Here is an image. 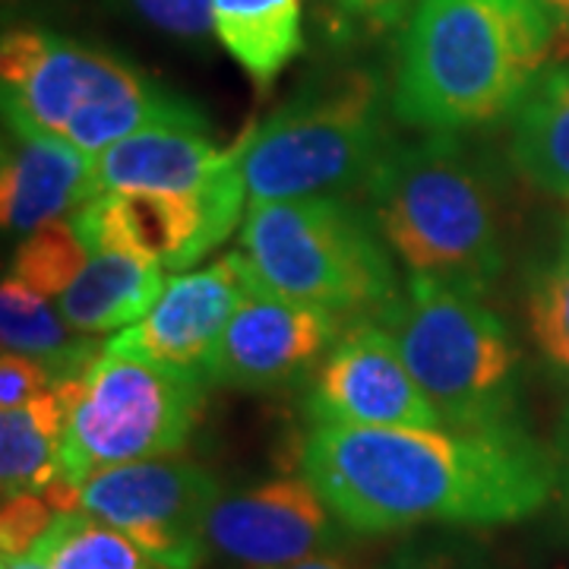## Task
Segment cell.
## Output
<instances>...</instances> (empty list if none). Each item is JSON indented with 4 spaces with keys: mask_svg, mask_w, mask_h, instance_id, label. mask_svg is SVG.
Listing matches in <instances>:
<instances>
[{
    "mask_svg": "<svg viewBox=\"0 0 569 569\" xmlns=\"http://www.w3.org/2000/svg\"><path fill=\"white\" fill-rule=\"evenodd\" d=\"M301 20V0H212L216 39L260 89L305 51Z\"/></svg>",
    "mask_w": 569,
    "mask_h": 569,
    "instance_id": "obj_21",
    "label": "cell"
},
{
    "mask_svg": "<svg viewBox=\"0 0 569 569\" xmlns=\"http://www.w3.org/2000/svg\"><path fill=\"white\" fill-rule=\"evenodd\" d=\"M3 569H10V567H3Z\"/></svg>",
    "mask_w": 569,
    "mask_h": 569,
    "instance_id": "obj_34",
    "label": "cell"
},
{
    "mask_svg": "<svg viewBox=\"0 0 569 569\" xmlns=\"http://www.w3.org/2000/svg\"><path fill=\"white\" fill-rule=\"evenodd\" d=\"M339 317L329 307L282 298L257 279L224 326L206 380L247 392L301 387L339 342Z\"/></svg>",
    "mask_w": 569,
    "mask_h": 569,
    "instance_id": "obj_11",
    "label": "cell"
},
{
    "mask_svg": "<svg viewBox=\"0 0 569 569\" xmlns=\"http://www.w3.org/2000/svg\"><path fill=\"white\" fill-rule=\"evenodd\" d=\"M219 481L193 462L149 459L96 471L80 485V509L127 535L159 569H200L206 522Z\"/></svg>",
    "mask_w": 569,
    "mask_h": 569,
    "instance_id": "obj_10",
    "label": "cell"
},
{
    "mask_svg": "<svg viewBox=\"0 0 569 569\" xmlns=\"http://www.w3.org/2000/svg\"><path fill=\"white\" fill-rule=\"evenodd\" d=\"M146 26L164 32L171 39L200 44L206 41L212 26V0H123Z\"/></svg>",
    "mask_w": 569,
    "mask_h": 569,
    "instance_id": "obj_25",
    "label": "cell"
},
{
    "mask_svg": "<svg viewBox=\"0 0 569 569\" xmlns=\"http://www.w3.org/2000/svg\"><path fill=\"white\" fill-rule=\"evenodd\" d=\"M92 200V156L58 137L7 130L0 168L3 231L26 238Z\"/></svg>",
    "mask_w": 569,
    "mask_h": 569,
    "instance_id": "obj_16",
    "label": "cell"
},
{
    "mask_svg": "<svg viewBox=\"0 0 569 569\" xmlns=\"http://www.w3.org/2000/svg\"><path fill=\"white\" fill-rule=\"evenodd\" d=\"M529 329L538 351L569 383V231L557 257L531 276Z\"/></svg>",
    "mask_w": 569,
    "mask_h": 569,
    "instance_id": "obj_24",
    "label": "cell"
},
{
    "mask_svg": "<svg viewBox=\"0 0 569 569\" xmlns=\"http://www.w3.org/2000/svg\"><path fill=\"white\" fill-rule=\"evenodd\" d=\"M553 471H557V490L569 516V406L563 408V418L557 427V440H553Z\"/></svg>",
    "mask_w": 569,
    "mask_h": 569,
    "instance_id": "obj_31",
    "label": "cell"
},
{
    "mask_svg": "<svg viewBox=\"0 0 569 569\" xmlns=\"http://www.w3.org/2000/svg\"><path fill=\"white\" fill-rule=\"evenodd\" d=\"M238 162V146L219 149L206 127L156 123L92 156L96 193H200Z\"/></svg>",
    "mask_w": 569,
    "mask_h": 569,
    "instance_id": "obj_15",
    "label": "cell"
},
{
    "mask_svg": "<svg viewBox=\"0 0 569 569\" xmlns=\"http://www.w3.org/2000/svg\"><path fill=\"white\" fill-rule=\"evenodd\" d=\"M3 3H13V0H3Z\"/></svg>",
    "mask_w": 569,
    "mask_h": 569,
    "instance_id": "obj_33",
    "label": "cell"
},
{
    "mask_svg": "<svg viewBox=\"0 0 569 569\" xmlns=\"http://www.w3.org/2000/svg\"><path fill=\"white\" fill-rule=\"evenodd\" d=\"M89 263V250L80 241L70 219H54L20 238L13 253V279L29 284L44 298L58 301L70 284L77 282L82 266Z\"/></svg>",
    "mask_w": 569,
    "mask_h": 569,
    "instance_id": "obj_23",
    "label": "cell"
},
{
    "mask_svg": "<svg viewBox=\"0 0 569 569\" xmlns=\"http://www.w3.org/2000/svg\"><path fill=\"white\" fill-rule=\"evenodd\" d=\"M82 377L61 380L32 402L0 411V488L3 500L20 493H41L61 468V447Z\"/></svg>",
    "mask_w": 569,
    "mask_h": 569,
    "instance_id": "obj_17",
    "label": "cell"
},
{
    "mask_svg": "<svg viewBox=\"0 0 569 569\" xmlns=\"http://www.w3.org/2000/svg\"><path fill=\"white\" fill-rule=\"evenodd\" d=\"M282 569H351L346 560L332 557V553H320V557H310V560H301V563H291V567Z\"/></svg>",
    "mask_w": 569,
    "mask_h": 569,
    "instance_id": "obj_32",
    "label": "cell"
},
{
    "mask_svg": "<svg viewBox=\"0 0 569 569\" xmlns=\"http://www.w3.org/2000/svg\"><path fill=\"white\" fill-rule=\"evenodd\" d=\"M206 387L209 380L197 370L104 348L82 377L58 478L80 488L104 468L181 452L200 421Z\"/></svg>",
    "mask_w": 569,
    "mask_h": 569,
    "instance_id": "obj_8",
    "label": "cell"
},
{
    "mask_svg": "<svg viewBox=\"0 0 569 569\" xmlns=\"http://www.w3.org/2000/svg\"><path fill=\"white\" fill-rule=\"evenodd\" d=\"M164 272L168 269L162 266L118 250L89 253V263L82 266L77 282L58 298V310L82 336L133 326L162 298L168 284Z\"/></svg>",
    "mask_w": 569,
    "mask_h": 569,
    "instance_id": "obj_18",
    "label": "cell"
},
{
    "mask_svg": "<svg viewBox=\"0 0 569 569\" xmlns=\"http://www.w3.org/2000/svg\"><path fill=\"white\" fill-rule=\"evenodd\" d=\"M553 26V54L550 63H569V0H541Z\"/></svg>",
    "mask_w": 569,
    "mask_h": 569,
    "instance_id": "obj_30",
    "label": "cell"
},
{
    "mask_svg": "<svg viewBox=\"0 0 569 569\" xmlns=\"http://www.w3.org/2000/svg\"><path fill=\"white\" fill-rule=\"evenodd\" d=\"M550 54L541 0H418L396 48L392 114L427 133L488 127L516 111Z\"/></svg>",
    "mask_w": 569,
    "mask_h": 569,
    "instance_id": "obj_2",
    "label": "cell"
},
{
    "mask_svg": "<svg viewBox=\"0 0 569 569\" xmlns=\"http://www.w3.org/2000/svg\"><path fill=\"white\" fill-rule=\"evenodd\" d=\"M253 284L257 272L247 253L231 250L216 263L168 279L156 307L142 320L118 332L108 348L197 370L206 377V365L222 339L224 326Z\"/></svg>",
    "mask_w": 569,
    "mask_h": 569,
    "instance_id": "obj_14",
    "label": "cell"
},
{
    "mask_svg": "<svg viewBox=\"0 0 569 569\" xmlns=\"http://www.w3.org/2000/svg\"><path fill=\"white\" fill-rule=\"evenodd\" d=\"M244 197L234 162L200 193H96L70 222L89 253L118 250L162 269H190L231 238Z\"/></svg>",
    "mask_w": 569,
    "mask_h": 569,
    "instance_id": "obj_9",
    "label": "cell"
},
{
    "mask_svg": "<svg viewBox=\"0 0 569 569\" xmlns=\"http://www.w3.org/2000/svg\"><path fill=\"white\" fill-rule=\"evenodd\" d=\"M241 250L269 291L342 317H373L399 291L392 250L370 209L346 197L250 203Z\"/></svg>",
    "mask_w": 569,
    "mask_h": 569,
    "instance_id": "obj_7",
    "label": "cell"
},
{
    "mask_svg": "<svg viewBox=\"0 0 569 569\" xmlns=\"http://www.w3.org/2000/svg\"><path fill=\"white\" fill-rule=\"evenodd\" d=\"M10 569H159L127 535L108 522L73 509L61 512L39 545Z\"/></svg>",
    "mask_w": 569,
    "mask_h": 569,
    "instance_id": "obj_22",
    "label": "cell"
},
{
    "mask_svg": "<svg viewBox=\"0 0 569 569\" xmlns=\"http://www.w3.org/2000/svg\"><path fill=\"white\" fill-rule=\"evenodd\" d=\"M509 159L538 190L569 200V63H550L509 114Z\"/></svg>",
    "mask_w": 569,
    "mask_h": 569,
    "instance_id": "obj_19",
    "label": "cell"
},
{
    "mask_svg": "<svg viewBox=\"0 0 569 569\" xmlns=\"http://www.w3.org/2000/svg\"><path fill=\"white\" fill-rule=\"evenodd\" d=\"M58 519L54 507L41 493H20L3 500V519H0V550L3 563L22 560L29 550L39 545V538L51 529Z\"/></svg>",
    "mask_w": 569,
    "mask_h": 569,
    "instance_id": "obj_26",
    "label": "cell"
},
{
    "mask_svg": "<svg viewBox=\"0 0 569 569\" xmlns=\"http://www.w3.org/2000/svg\"><path fill=\"white\" fill-rule=\"evenodd\" d=\"M339 519L310 478H272L219 497L209 512V548L247 569H282L320 557L339 541Z\"/></svg>",
    "mask_w": 569,
    "mask_h": 569,
    "instance_id": "obj_13",
    "label": "cell"
},
{
    "mask_svg": "<svg viewBox=\"0 0 569 569\" xmlns=\"http://www.w3.org/2000/svg\"><path fill=\"white\" fill-rule=\"evenodd\" d=\"M418 0H336L332 20L339 39H377L392 32L396 26H406Z\"/></svg>",
    "mask_w": 569,
    "mask_h": 569,
    "instance_id": "obj_27",
    "label": "cell"
},
{
    "mask_svg": "<svg viewBox=\"0 0 569 569\" xmlns=\"http://www.w3.org/2000/svg\"><path fill=\"white\" fill-rule=\"evenodd\" d=\"M3 123L96 156L156 123L206 127L203 111L121 58L48 29H10L0 44Z\"/></svg>",
    "mask_w": 569,
    "mask_h": 569,
    "instance_id": "obj_4",
    "label": "cell"
},
{
    "mask_svg": "<svg viewBox=\"0 0 569 569\" xmlns=\"http://www.w3.org/2000/svg\"><path fill=\"white\" fill-rule=\"evenodd\" d=\"M54 387V377L48 373V367L17 351H3L0 358V408H20L41 396L44 389Z\"/></svg>",
    "mask_w": 569,
    "mask_h": 569,
    "instance_id": "obj_28",
    "label": "cell"
},
{
    "mask_svg": "<svg viewBox=\"0 0 569 569\" xmlns=\"http://www.w3.org/2000/svg\"><path fill=\"white\" fill-rule=\"evenodd\" d=\"M0 339L3 351L41 361L54 383L86 377L108 348V342H99V336L77 332L63 320L61 310L51 307V298L32 291L13 276H7L0 288Z\"/></svg>",
    "mask_w": 569,
    "mask_h": 569,
    "instance_id": "obj_20",
    "label": "cell"
},
{
    "mask_svg": "<svg viewBox=\"0 0 569 569\" xmlns=\"http://www.w3.org/2000/svg\"><path fill=\"white\" fill-rule=\"evenodd\" d=\"M301 475L355 535L418 526H507L557 490L553 452L522 425L456 427L313 425Z\"/></svg>",
    "mask_w": 569,
    "mask_h": 569,
    "instance_id": "obj_1",
    "label": "cell"
},
{
    "mask_svg": "<svg viewBox=\"0 0 569 569\" xmlns=\"http://www.w3.org/2000/svg\"><path fill=\"white\" fill-rule=\"evenodd\" d=\"M373 320L387 329L411 377L456 430L522 425L519 348L485 295L411 276Z\"/></svg>",
    "mask_w": 569,
    "mask_h": 569,
    "instance_id": "obj_6",
    "label": "cell"
},
{
    "mask_svg": "<svg viewBox=\"0 0 569 569\" xmlns=\"http://www.w3.org/2000/svg\"><path fill=\"white\" fill-rule=\"evenodd\" d=\"M383 80L346 67L298 89L238 146L250 203L367 190L396 146Z\"/></svg>",
    "mask_w": 569,
    "mask_h": 569,
    "instance_id": "obj_5",
    "label": "cell"
},
{
    "mask_svg": "<svg viewBox=\"0 0 569 569\" xmlns=\"http://www.w3.org/2000/svg\"><path fill=\"white\" fill-rule=\"evenodd\" d=\"M313 425L447 427L377 320H361L317 367L307 396Z\"/></svg>",
    "mask_w": 569,
    "mask_h": 569,
    "instance_id": "obj_12",
    "label": "cell"
},
{
    "mask_svg": "<svg viewBox=\"0 0 569 569\" xmlns=\"http://www.w3.org/2000/svg\"><path fill=\"white\" fill-rule=\"evenodd\" d=\"M380 569H471L466 557L443 548H406L392 553Z\"/></svg>",
    "mask_w": 569,
    "mask_h": 569,
    "instance_id": "obj_29",
    "label": "cell"
},
{
    "mask_svg": "<svg viewBox=\"0 0 569 569\" xmlns=\"http://www.w3.org/2000/svg\"><path fill=\"white\" fill-rule=\"evenodd\" d=\"M370 216L411 276L488 295L503 272V219L488 162L459 133L396 142L367 183Z\"/></svg>",
    "mask_w": 569,
    "mask_h": 569,
    "instance_id": "obj_3",
    "label": "cell"
}]
</instances>
